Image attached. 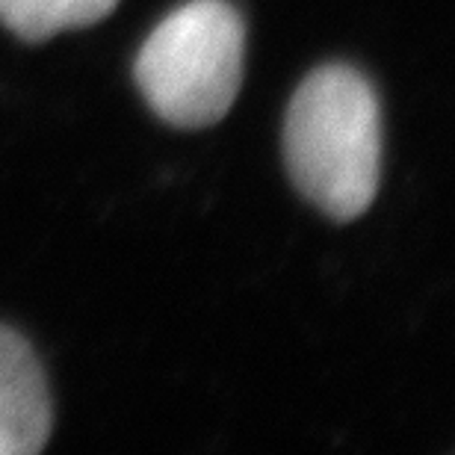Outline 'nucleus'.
I'll use <instances>...</instances> for the list:
<instances>
[{"instance_id":"1","label":"nucleus","mask_w":455,"mask_h":455,"mask_svg":"<svg viewBox=\"0 0 455 455\" xmlns=\"http://www.w3.org/2000/svg\"><path fill=\"white\" fill-rule=\"evenodd\" d=\"M284 160L296 189L325 216L367 213L381 178V113L361 71L323 66L302 80L284 118Z\"/></svg>"},{"instance_id":"2","label":"nucleus","mask_w":455,"mask_h":455,"mask_svg":"<svg viewBox=\"0 0 455 455\" xmlns=\"http://www.w3.org/2000/svg\"><path fill=\"white\" fill-rule=\"evenodd\" d=\"M245 30L228 0H189L154 27L133 77L166 124L207 127L234 107L243 86Z\"/></svg>"},{"instance_id":"3","label":"nucleus","mask_w":455,"mask_h":455,"mask_svg":"<svg viewBox=\"0 0 455 455\" xmlns=\"http://www.w3.org/2000/svg\"><path fill=\"white\" fill-rule=\"evenodd\" d=\"M48 379L21 334L0 325V455H36L51 438Z\"/></svg>"},{"instance_id":"4","label":"nucleus","mask_w":455,"mask_h":455,"mask_svg":"<svg viewBox=\"0 0 455 455\" xmlns=\"http://www.w3.org/2000/svg\"><path fill=\"white\" fill-rule=\"evenodd\" d=\"M116 6L118 0H0V24L24 42H44L104 21Z\"/></svg>"}]
</instances>
